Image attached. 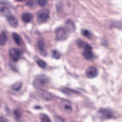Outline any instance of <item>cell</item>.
<instances>
[{
	"label": "cell",
	"mask_w": 122,
	"mask_h": 122,
	"mask_svg": "<svg viewBox=\"0 0 122 122\" xmlns=\"http://www.w3.org/2000/svg\"><path fill=\"white\" fill-rule=\"evenodd\" d=\"M37 92L38 95L40 98L44 101L51 102L53 100V95L45 90L42 89H38Z\"/></svg>",
	"instance_id": "3957f363"
},
{
	"label": "cell",
	"mask_w": 122,
	"mask_h": 122,
	"mask_svg": "<svg viewBox=\"0 0 122 122\" xmlns=\"http://www.w3.org/2000/svg\"><path fill=\"white\" fill-rule=\"evenodd\" d=\"M10 59L14 62L17 61L20 57V53L18 50L15 48L11 49L9 52Z\"/></svg>",
	"instance_id": "9c48e42d"
},
{
	"label": "cell",
	"mask_w": 122,
	"mask_h": 122,
	"mask_svg": "<svg viewBox=\"0 0 122 122\" xmlns=\"http://www.w3.org/2000/svg\"><path fill=\"white\" fill-rule=\"evenodd\" d=\"M8 121L5 117L0 116V122H8Z\"/></svg>",
	"instance_id": "4316f807"
},
{
	"label": "cell",
	"mask_w": 122,
	"mask_h": 122,
	"mask_svg": "<svg viewBox=\"0 0 122 122\" xmlns=\"http://www.w3.org/2000/svg\"><path fill=\"white\" fill-rule=\"evenodd\" d=\"M85 73L87 78L92 79L95 77L97 75L98 71L95 67L90 66L86 70Z\"/></svg>",
	"instance_id": "30bf717a"
},
{
	"label": "cell",
	"mask_w": 122,
	"mask_h": 122,
	"mask_svg": "<svg viewBox=\"0 0 122 122\" xmlns=\"http://www.w3.org/2000/svg\"><path fill=\"white\" fill-rule=\"evenodd\" d=\"M21 18L23 22L25 23H29L32 20L33 16L30 13H25L22 14Z\"/></svg>",
	"instance_id": "5bb4252c"
},
{
	"label": "cell",
	"mask_w": 122,
	"mask_h": 122,
	"mask_svg": "<svg viewBox=\"0 0 122 122\" xmlns=\"http://www.w3.org/2000/svg\"><path fill=\"white\" fill-rule=\"evenodd\" d=\"M81 33L84 36L87 38H90L92 36V34L90 33V32L87 30H82L81 31Z\"/></svg>",
	"instance_id": "cb8c5ba5"
},
{
	"label": "cell",
	"mask_w": 122,
	"mask_h": 122,
	"mask_svg": "<svg viewBox=\"0 0 122 122\" xmlns=\"http://www.w3.org/2000/svg\"><path fill=\"white\" fill-rule=\"evenodd\" d=\"M65 29L68 32H72L75 30V24L74 22L70 20H68L66 21L65 23Z\"/></svg>",
	"instance_id": "7c38bea8"
},
{
	"label": "cell",
	"mask_w": 122,
	"mask_h": 122,
	"mask_svg": "<svg viewBox=\"0 0 122 122\" xmlns=\"http://www.w3.org/2000/svg\"><path fill=\"white\" fill-rule=\"evenodd\" d=\"M12 36L13 41L16 44L18 45H20L21 44V39L20 36L16 32H13Z\"/></svg>",
	"instance_id": "2e32d148"
},
{
	"label": "cell",
	"mask_w": 122,
	"mask_h": 122,
	"mask_svg": "<svg viewBox=\"0 0 122 122\" xmlns=\"http://www.w3.org/2000/svg\"><path fill=\"white\" fill-rule=\"evenodd\" d=\"M8 23L13 28H17L19 25L18 20L13 15H10L7 17Z\"/></svg>",
	"instance_id": "8fae6325"
},
{
	"label": "cell",
	"mask_w": 122,
	"mask_h": 122,
	"mask_svg": "<svg viewBox=\"0 0 122 122\" xmlns=\"http://www.w3.org/2000/svg\"><path fill=\"white\" fill-rule=\"evenodd\" d=\"M47 2V0H38V4L41 7L44 6L46 4Z\"/></svg>",
	"instance_id": "484cf974"
},
{
	"label": "cell",
	"mask_w": 122,
	"mask_h": 122,
	"mask_svg": "<svg viewBox=\"0 0 122 122\" xmlns=\"http://www.w3.org/2000/svg\"><path fill=\"white\" fill-rule=\"evenodd\" d=\"M13 113H14V115L15 120L19 122L20 120L21 116V114L20 112L18 110H15L14 111Z\"/></svg>",
	"instance_id": "44dd1931"
},
{
	"label": "cell",
	"mask_w": 122,
	"mask_h": 122,
	"mask_svg": "<svg viewBox=\"0 0 122 122\" xmlns=\"http://www.w3.org/2000/svg\"><path fill=\"white\" fill-rule=\"evenodd\" d=\"M67 31L65 28L60 27L58 28L55 31L56 39L58 41H63L65 40L68 36Z\"/></svg>",
	"instance_id": "277c9868"
},
{
	"label": "cell",
	"mask_w": 122,
	"mask_h": 122,
	"mask_svg": "<svg viewBox=\"0 0 122 122\" xmlns=\"http://www.w3.org/2000/svg\"><path fill=\"white\" fill-rule=\"evenodd\" d=\"M50 16V11L48 9H42L39 10L37 17L39 24H43L47 21Z\"/></svg>",
	"instance_id": "7a4b0ae2"
},
{
	"label": "cell",
	"mask_w": 122,
	"mask_h": 122,
	"mask_svg": "<svg viewBox=\"0 0 122 122\" xmlns=\"http://www.w3.org/2000/svg\"><path fill=\"white\" fill-rule=\"evenodd\" d=\"M76 43H77V45L79 47L81 48H83L87 42H85L81 41V40L78 39V40H77Z\"/></svg>",
	"instance_id": "603a6c76"
},
{
	"label": "cell",
	"mask_w": 122,
	"mask_h": 122,
	"mask_svg": "<svg viewBox=\"0 0 122 122\" xmlns=\"http://www.w3.org/2000/svg\"><path fill=\"white\" fill-rule=\"evenodd\" d=\"M54 119L55 122H65L64 120L60 116H55Z\"/></svg>",
	"instance_id": "d4e9b609"
},
{
	"label": "cell",
	"mask_w": 122,
	"mask_h": 122,
	"mask_svg": "<svg viewBox=\"0 0 122 122\" xmlns=\"http://www.w3.org/2000/svg\"><path fill=\"white\" fill-rule=\"evenodd\" d=\"M40 119L41 122H52L49 117L44 113H41L40 115Z\"/></svg>",
	"instance_id": "ac0fdd59"
},
{
	"label": "cell",
	"mask_w": 122,
	"mask_h": 122,
	"mask_svg": "<svg viewBox=\"0 0 122 122\" xmlns=\"http://www.w3.org/2000/svg\"><path fill=\"white\" fill-rule=\"evenodd\" d=\"M84 48L83 55L84 57L88 60H92L94 58V54L92 51V47L90 44L86 43Z\"/></svg>",
	"instance_id": "5b68a950"
},
{
	"label": "cell",
	"mask_w": 122,
	"mask_h": 122,
	"mask_svg": "<svg viewBox=\"0 0 122 122\" xmlns=\"http://www.w3.org/2000/svg\"><path fill=\"white\" fill-rule=\"evenodd\" d=\"M17 1H22L23 0H16Z\"/></svg>",
	"instance_id": "83f0119b"
},
{
	"label": "cell",
	"mask_w": 122,
	"mask_h": 122,
	"mask_svg": "<svg viewBox=\"0 0 122 122\" xmlns=\"http://www.w3.org/2000/svg\"><path fill=\"white\" fill-rule=\"evenodd\" d=\"M10 6L4 2H0V15L7 17L10 15Z\"/></svg>",
	"instance_id": "52a82bcc"
},
{
	"label": "cell",
	"mask_w": 122,
	"mask_h": 122,
	"mask_svg": "<svg viewBox=\"0 0 122 122\" xmlns=\"http://www.w3.org/2000/svg\"><path fill=\"white\" fill-rule=\"evenodd\" d=\"M51 56L53 58L58 60L61 58V54L58 50H53L51 51Z\"/></svg>",
	"instance_id": "ffe728a7"
},
{
	"label": "cell",
	"mask_w": 122,
	"mask_h": 122,
	"mask_svg": "<svg viewBox=\"0 0 122 122\" xmlns=\"http://www.w3.org/2000/svg\"><path fill=\"white\" fill-rule=\"evenodd\" d=\"M21 86H22V83L18 81L15 82L14 84H13V85L12 86V88L13 90L18 91L21 89Z\"/></svg>",
	"instance_id": "7402d4cb"
},
{
	"label": "cell",
	"mask_w": 122,
	"mask_h": 122,
	"mask_svg": "<svg viewBox=\"0 0 122 122\" xmlns=\"http://www.w3.org/2000/svg\"><path fill=\"white\" fill-rule=\"evenodd\" d=\"M60 107L61 110L66 113L69 114L72 111L71 105L70 102L66 100H63L60 102Z\"/></svg>",
	"instance_id": "8992f818"
},
{
	"label": "cell",
	"mask_w": 122,
	"mask_h": 122,
	"mask_svg": "<svg viewBox=\"0 0 122 122\" xmlns=\"http://www.w3.org/2000/svg\"><path fill=\"white\" fill-rule=\"evenodd\" d=\"M61 91L65 94H66V95H72V94H77V92L76 91H74L72 89H69L68 88H62V89L61 90Z\"/></svg>",
	"instance_id": "e0dca14e"
},
{
	"label": "cell",
	"mask_w": 122,
	"mask_h": 122,
	"mask_svg": "<svg viewBox=\"0 0 122 122\" xmlns=\"http://www.w3.org/2000/svg\"><path fill=\"white\" fill-rule=\"evenodd\" d=\"M7 36L4 31L0 33V46H3L7 41Z\"/></svg>",
	"instance_id": "9a60e30c"
},
{
	"label": "cell",
	"mask_w": 122,
	"mask_h": 122,
	"mask_svg": "<svg viewBox=\"0 0 122 122\" xmlns=\"http://www.w3.org/2000/svg\"><path fill=\"white\" fill-rule=\"evenodd\" d=\"M35 60L36 61V63L37 65L41 68H45L46 67V64L45 61H42V60H41L39 59L38 57H36V58L35 59Z\"/></svg>",
	"instance_id": "d6986e66"
},
{
	"label": "cell",
	"mask_w": 122,
	"mask_h": 122,
	"mask_svg": "<svg viewBox=\"0 0 122 122\" xmlns=\"http://www.w3.org/2000/svg\"><path fill=\"white\" fill-rule=\"evenodd\" d=\"M38 48L40 51L41 54L42 56L46 57L47 55V53L46 52V51L45 49L44 42L41 40H39L38 42Z\"/></svg>",
	"instance_id": "4fadbf2b"
},
{
	"label": "cell",
	"mask_w": 122,
	"mask_h": 122,
	"mask_svg": "<svg viewBox=\"0 0 122 122\" xmlns=\"http://www.w3.org/2000/svg\"><path fill=\"white\" fill-rule=\"evenodd\" d=\"M97 115L100 118L106 119H110L113 116L112 112L106 109H101L97 112Z\"/></svg>",
	"instance_id": "ba28073f"
},
{
	"label": "cell",
	"mask_w": 122,
	"mask_h": 122,
	"mask_svg": "<svg viewBox=\"0 0 122 122\" xmlns=\"http://www.w3.org/2000/svg\"><path fill=\"white\" fill-rule=\"evenodd\" d=\"M49 80L48 78L44 75H41L38 76L34 80L33 84L34 87L38 89H42L46 87L49 84Z\"/></svg>",
	"instance_id": "6da1fadb"
}]
</instances>
